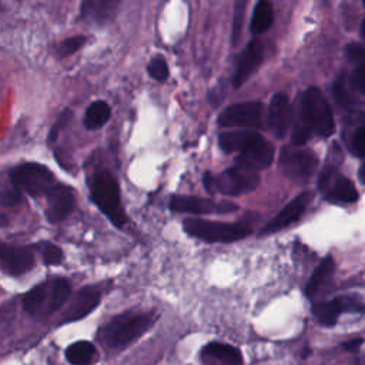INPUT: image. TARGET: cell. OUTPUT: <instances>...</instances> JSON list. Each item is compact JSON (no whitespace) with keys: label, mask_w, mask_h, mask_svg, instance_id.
<instances>
[{"label":"cell","mask_w":365,"mask_h":365,"mask_svg":"<svg viewBox=\"0 0 365 365\" xmlns=\"http://www.w3.org/2000/svg\"><path fill=\"white\" fill-rule=\"evenodd\" d=\"M335 130L331 107L322 91L317 87H309L301 98L299 120L292 131V144L304 145L312 134L329 137Z\"/></svg>","instance_id":"1"},{"label":"cell","mask_w":365,"mask_h":365,"mask_svg":"<svg viewBox=\"0 0 365 365\" xmlns=\"http://www.w3.org/2000/svg\"><path fill=\"white\" fill-rule=\"evenodd\" d=\"M153 322L154 318L150 314H120L100 328L98 339L108 349H121L145 334L151 328Z\"/></svg>","instance_id":"2"},{"label":"cell","mask_w":365,"mask_h":365,"mask_svg":"<svg viewBox=\"0 0 365 365\" xmlns=\"http://www.w3.org/2000/svg\"><path fill=\"white\" fill-rule=\"evenodd\" d=\"M90 194L100 211L115 225L123 227L127 222V215L121 205L120 187L114 175L104 168L96 170L88 178Z\"/></svg>","instance_id":"3"},{"label":"cell","mask_w":365,"mask_h":365,"mask_svg":"<svg viewBox=\"0 0 365 365\" xmlns=\"http://www.w3.org/2000/svg\"><path fill=\"white\" fill-rule=\"evenodd\" d=\"M70 295V282L66 278H54L31 288L23 297V308L30 315H50L60 309Z\"/></svg>","instance_id":"4"},{"label":"cell","mask_w":365,"mask_h":365,"mask_svg":"<svg viewBox=\"0 0 365 365\" xmlns=\"http://www.w3.org/2000/svg\"><path fill=\"white\" fill-rule=\"evenodd\" d=\"M187 234L207 242H232L251 234L247 222H221L201 218H187L182 222Z\"/></svg>","instance_id":"5"},{"label":"cell","mask_w":365,"mask_h":365,"mask_svg":"<svg viewBox=\"0 0 365 365\" xmlns=\"http://www.w3.org/2000/svg\"><path fill=\"white\" fill-rule=\"evenodd\" d=\"M202 182L205 190L211 194L220 192L224 195H242L252 191L258 185L259 177L257 173L232 167L220 174L205 173Z\"/></svg>","instance_id":"6"},{"label":"cell","mask_w":365,"mask_h":365,"mask_svg":"<svg viewBox=\"0 0 365 365\" xmlns=\"http://www.w3.org/2000/svg\"><path fill=\"white\" fill-rule=\"evenodd\" d=\"M10 180L20 191L33 197L47 195L56 185L54 174L43 164L23 163L10 171Z\"/></svg>","instance_id":"7"},{"label":"cell","mask_w":365,"mask_h":365,"mask_svg":"<svg viewBox=\"0 0 365 365\" xmlns=\"http://www.w3.org/2000/svg\"><path fill=\"white\" fill-rule=\"evenodd\" d=\"M281 171L294 181H307L318 167L314 151L301 147H282L278 158Z\"/></svg>","instance_id":"8"},{"label":"cell","mask_w":365,"mask_h":365,"mask_svg":"<svg viewBox=\"0 0 365 365\" xmlns=\"http://www.w3.org/2000/svg\"><path fill=\"white\" fill-rule=\"evenodd\" d=\"M318 188L322 192L324 198L336 204H349L358 200V191L355 185L345 175L336 171V167L331 163L322 170Z\"/></svg>","instance_id":"9"},{"label":"cell","mask_w":365,"mask_h":365,"mask_svg":"<svg viewBox=\"0 0 365 365\" xmlns=\"http://www.w3.org/2000/svg\"><path fill=\"white\" fill-rule=\"evenodd\" d=\"M362 314L365 302L356 295H342L328 301H319L312 305V315L322 327H334L341 314Z\"/></svg>","instance_id":"10"},{"label":"cell","mask_w":365,"mask_h":365,"mask_svg":"<svg viewBox=\"0 0 365 365\" xmlns=\"http://www.w3.org/2000/svg\"><path fill=\"white\" fill-rule=\"evenodd\" d=\"M170 210L174 212H187L194 215L202 214H230L238 210V205L228 201H214L210 198L174 195L170 200Z\"/></svg>","instance_id":"11"},{"label":"cell","mask_w":365,"mask_h":365,"mask_svg":"<svg viewBox=\"0 0 365 365\" xmlns=\"http://www.w3.org/2000/svg\"><path fill=\"white\" fill-rule=\"evenodd\" d=\"M274 160L272 145L261 137L258 133L252 140L238 153L235 158V167L257 173L262 168H267Z\"/></svg>","instance_id":"12"},{"label":"cell","mask_w":365,"mask_h":365,"mask_svg":"<svg viewBox=\"0 0 365 365\" xmlns=\"http://www.w3.org/2000/svg\"><path fill=\"white\" fill-rule=\"evenodd\" d=\"M221 127H261L262 104L259 101L237 103L227 107L218 117Z\"/></svg>","instance_id":"13"},{"label":"cell","mask_w":365,"mask_h":365,"mask_svg":"<svg viewBox=\"0 0 365 365\" xmlns=\"http://www.w3.org/2000/svg\"><path fill=\"white\" fill-rule=\"evenodd\" d=\"M34 267V252L30 247L0 241V269L13 277L26 274Z\"/></svg>","instance_id":"14"},{"label":"cell","mask_w":365,"mask_h":365,"mask_svg":"<svg viewBox=\"0 0 365 365\" xmlns=\"http://www.w3.org/2000/svg\"><path fill=\"white\" fill-rule=\"evenodd\" d=\"M100 301L101 294L96 287L81 288L71 297L67 308L61 315V322H73L87 317L91 311L96 309Z\"/></svg>","instance_id":"15"},{"label":"cell","mask_w":365,"mask_h":365,"mask_svg":"<svg viewBox=\"0 0 365 365\" xmlns=\"http://www.w3.org/2000/svg\"><path fill=\"white\" fill-rule=\"evenodd\" d=\"M262 53L264 50L259 40L254 38L247 44V47L240 54L235 66V73L232 77V86L235 88L241 87L257 71L262 61Z\"/></svg>","instance_id":"16"},{"label":"cell","mask_w":365,"mask_h":365,"mask_svg":"<svg viewBox=\"0 0 365 365\" xmlns=\"http://www.w3.org/2000/svg\"><path fill=\"white\" fill-rule=\"evenodd\" d=\"M74 204H76L74 191L66 185L57 184L47 194L46 214L48 221L60 222L66 220L70 215V212L74 210Z\"/></svg>","instance_id":"17"},{"label":"cell","mask_w":365,"mask_h":365,"mask_svg":"<svg viewBox=\"0 0 365 365\" xmlns=\"http://www.w3.org/2000/svg\"><path fill=\"white\" fill-rule=\"evenodd\" d=\"M308 201H309V192H302L298 197H295L294 200H291L271 221H268L264 225V228L261 230L259 234L277 232V231L291 225L292 222H295L305 211Z\"/></svg>","instance_id":"18"},{"label":"cell","mask_w":365,"mask_h":365,"mask_svg":"<svg viewBox=\"0 0 365 365\" xmlns=\"http://www.w3.org/2000/svg\"><path fill=\"white\" fill-rule=\"evenodd\" d=\"M118 7V0H86L81 3L80 16L90 24L104 26L115 17Z\"/></svg>","instance_id":"19"},{"label":"cell","mask_w":365,"mask_h":365,"mask_svg":"<svg viewBox=\"0 0 365 365\" xmlns=\"http://www.w3.org/2000/svg\"><path fill=\"white\" fill-rule=\"evenodd\" d=\"M291 120V107L289 100L284 93H277L269 103L268 110V125L271 133L277 138H284Z\"/></svg>","instance_id":"20"},{"label":"cell","mask_w":365,"mask_h":365,"mask_svg":"<svg viewBox=\"0 0 365 365\" xmlns=\"http://www.w3.org/2000/svg\"><path fill=\"white\" fill-rule=\"evenodd\" d=\"M201 359L210 365H242L241 351L224 342L207 344L201 349Z\"/></svg>","instance_id":"21"},{"label":"cell","mask_w":365,"mask_h":365,"mask_svg":"<svg viewBox=\"0 0 365 365\" xmlns=\"http://www.w3.org/2000/svg\"><path fill=\"white\" fill-rule=\"evenodd\" d=\"M335 264H334V258L332 257H325L319 265L315 268L314 274L311 275V278L308 279L307 285H305V295L312 298L315 297L322 287L327 284V281L332 277Z\"/></svg>","instance_id":"22"},{"label":"cell","mask_w":365,"mask_h":365,"mask_svg":"<svg viewBox=\"0 0 365 365\" xmlns=\"http://www.w3.org/2000/svg\"><path fill=\"white\" fill-rule=\"evenodd\" d=\"M66 359L71 365H91L97 356V348L88 341H77L67 346Z\"/></svg>","instance_id":"23"},{"label":"cell","mask_w":365,"mask_h":365,"mask_svg":"<svg viewBox=\"0 0 365 365\" xmlns=\"http://www.w3.org/2000/svg\"><path fill=\"white\" fill-rule=\"evenodd\" d=\"M255 131L251 130H242V131H228V133H221L218 135V144L220 148L224 153H234V151H241L255 135Z\"/></svg>","instance_id":"24"},{"label":"cell","mask_w":365,"mask_h":365,"mask_svg":"<svg viewBox=\"0 0 365 365\" xmlns=\"http://www.w3.org/2000/svg\"><path fill=\"white\" fill-rule=\"evenodd\" d=\"M111 115V108L108 106V103L103 101V100H97L93 101L84 114V125L88 130H97L101 128L110 118Z\"/></svg>","instance_id":"25"},{"label":"cell","mask_w":365,"mask_h":365,"mask_svg":"<svg viewBox=\"0 0 365 365\" xmlns=\"http://www.w3.org/2000/svg\"><path fill=\"white\" fill-rule=\"evenodd\" d=\"M272 19H274V10L269 1L261 0L255 4L254 11H252V19H251V31L254 34H259L267 31L271 24H272Z\"/></svg>","instance_id":"26"},{"label":"cell","mask_w":365,"mask_h":365,"mask_svg":"<svg viewBox=\"0 0 365 365\" xmlns=\"http://www.w3.org/2000/svg\"><path fill=\"white\" fill-rule=\"evenodd\" d=\"M348 57L356 64L352 73V84L365 93V48L359 44H349L346 48Z\"/></svg>","instance_id":"27"},{"label":"cell","mask_w":365,"mask_h":365,"mask_svg":"<svg viewBox=\"0 0 365 365\" xmlns=\"http://www.w3.org/2000/svg\"><path fill=\"white\" fill-rule=\"evenodd\" d=\"M38 250L41 254V259L46 265H58L63 259L61 248L53 242H40Z\"/></svg>","instance_id":"28"},{"label":"cell","mask_w":365,"mask_h":365,"mask_svg":"<svg viewBox=\"0 0 365 365\" xmlns=\"http://www.w3.org/2000/svg\"><path fill=\"white\" fill-rule=\"evenodd\" d=\"M147 71L150 74L151 78L157 80V81H165L170 76V70H168V64L165 61V58L163 56H155L151 58V61L147 66Z\"/></svg>","instance_id":"29"},{"label":"cell","mask_w":365,"mask_h":365,"mask_svg":"<svg viewBox=\"0 0 365 365\" xmlns=\"http://www.w3.org/2000/svg\"><path fill=\"white\" fill-rule=\"evenodd\" d=\"M87 41V38L84 36H73V37H68L63 41H60L56 47V53L58 57H67L70 54H74L76 51H78L84 43Z\"/></svg>","instance_id":"30"},{"label":"cell","mask_w":365,"mask_h":365,"mask_svg":"<svg viewBox=\"0 0 365 365\" xmlns=\"http://www.w3.org/2000/svg\"><path fill=\"white\" fill-rule=\"evenodd\" d=\"M244 9H245V1H237L234 6V20H232V36L231 41L232 44H237L241 29H242V20H244Z\"/></svg>","instance_id":"31"},{"label":"cell","mask_w":365,"mask_h":365,"mask_svg":"<svg viewBox=\"0 0 365 365\" xmlns=\"http://www.w3.org/2000/svg\"><path fill=\"white\" fill-rule=\"evenodd\" d=\"M71 117H73V113H71V110H68V108H66L64 111L60 113L58 118L56 120V123L51 125V128H50V131H48V141H54V140L58 137L60 131L67 127V124L70 123Z\"/></svg>","instance_id":"32"},{"label":"cell","mask_w":365,"mask_h":365,"mask_svg":"<svg viewBox=\"0 0 365 365\" xmlns=\"http://www.w3.org/2000/svg\"><path fill=\"white\" fill-rule=\"evenodd\" d=\"M352 151L359 157H365V124H361L352 135Z\"/></svg>","instance_id":"33"},{"label":"cell","mask_w":365,"mask_h":365,"mask_svg":"<svg viewBox=\"0 0 365 365\" xmlns=\"http://www.w3.org/2000/svg\"><path fill=\"white\" fill-rule=\"evenodd\" d=\"M334 97L335 100L344 106V107H349L352 104V98H351V94L349 91L346 90V86L344 81H336L334 84Z\"/></svg>","instance_id":"34"},{"label":"cell","mask_w":365,"mask_h":365,"mask_svg":"<svg viewBox=\"0 0 365 365\" xmlns=\"http://www.w3.org/2000/svg\"><path fill=\"white\" fill-rule=\"evenodd\" d=\"M19 200H20V191L19 190L0 192V204H3V205H14V204L19 202Z\"/></svg>","instance_id":"35"},{"label":"cell","mask_w":365,"mask_h":365,"mask_svg":"<svg viewBox=\"0 0 365 365\" xmlns=\"http://www.w3.org/2000/svg\"><path fill=\"white\" fill-rule=\"evenodd\" d=\"M361 344H362V339H361V338H356V339H351V341L344 342V344H342V348L346 349V351H356Z\"/></svg>","instance_id":"36"},{"label":"cell","mask_w":365,"mask_h":365,"mask_svg":"<svg viewBox=\"0 0 365 365\" xmlns=\"http://www.w3.org/2000/svg\"><path fill=\"white\" fill-rule=\"evenodd\" d=\"M358 177L361 180V182L365 184V161L362 163V165L359 167V171H358Z\"/></svg>","instance_id":"37"},{"label":"cell","mask_w":365,"mask_h":365,"mask_svg":"<svg viewBox=\"0 0 365 365\" xmlns=\"http://www.w3.org/2000/svg\"><path fill=\"white\" fill-rule=\"evenodd\" d=\"M361 36H362V38L365 40V19H364V21H362V24H361Z\"/></svg>","instance_id":"38"},{"label":"cell","mask_w":365,"mask_h":365,"mask_svg":"<svg viewBox=\"0 0 365 365\" xmlns=\"http://www.w3.org/2000/svg\"><path fill=\"white\" fill-rule=\"evenodd\" d=\"M364 365H365V361H364Z\"/></svg>","instance_id":"39"},{"label":"cell","mask_w":365,"mask_h":365,"mask_svg":"<svg viewBox=\"0 0 365 365\" xmlns=\"http://www.w3.org/2000/svg\"><path fill=\"white\" fill-rule=\"evenodd\" d=\"M364 6H365V3H364Z\"/></svg>","instance_id":"40"}]
</instances>
